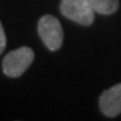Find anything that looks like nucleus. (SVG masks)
Segmentation results:
<instances>
[{
	"mask_svg": "<svg viewBox=\"0 0 121 121\" xmlns=\"http://www.w3.org/2000/svg\"><path fill=\"white\" fill-rule=\"evenodd\" d=\"M34 57V51L30 47L22 46L15 49L7 54L2 60L4 73L9 78H19L31 65Z\"/></svg>",
	"mask_w": 121,
	"mask_h": 121,
	"instance_id": "f257e3e1",
	"label": "nucleus"
},
{
	"mask_svg": "<svg viewBox=\"0 0 121 121\" xmlns=\"http://www.w3.org/2000/svg\"><path fill=\"white\" fill-rule=\"evenodd\" d=\"M60 9L63 16L82 26L94 22V9L89 0H62Z\"/></svg>",
	"mask_w": 121,
	"mask_h": 121,
	"instance_id": "f03ea898",
	"label": "nucleus"
},
{
	"mask_svg": "<svg viewBox=\"0 0 121 121\" xmlns=\"http://www.w3.org/2000/svg\"><path fill=\"white\" fill-rule=\"evenodd\" d=\"M38 34L49 51L60 49L63 44L64 33L62 25L60 20L52 15H45L39 19Z\"/></svg>",
	"mask_w": 121,
	"mask_h": 121,
	"instance_id": "7ed1b4c3",
	"label": "nucleus"
},
{
	"mask_svg": "<svg viewBox=\"0 0 121 121\" xmlns=\"http://www.w3.org/2000/svg\"><path fill=\"white\" fill-rule=\"evenodd\" d=\"M100 110L107 117H117L121 113V83L105 90L100 96Z\"/></svg>",
	"mask_w": 121,
	"mask_h": 121,
	"instance_id": "20e7f679",
	"label": "nucleus"
},
{
	"mask_svg": "<svg viewBox=\"0 0 121 121\" xmlns=\"http://www.w3.org/2000/svg\"><path fill=\"white\" fill-rule=\"evenodd\" d=\"M94 11L101 15H111L119 8V0H89Z\"/></svg>",
	"mask_w": 121,
	"mask_h": 121,
	"instance_id": "39448f33",
	"label": "nucleus"
},
{
	"mask_svg": "<svg viewBox=\"0 0 121 121\" xmlns=\"http://www.w3.org/2000/svg\"><path fill=\"white\" fill-rule=\"evenodd\" d=\"M6 43H7V39H6L4 30L2 25H1V22H0V54L4 52V47H6Z\"/></svg>",
	"mask_w": 121,
	"mask_h": 121,
	"instance_id": "423d86ee",
	"label": "nucleus"
}]
</instances>
